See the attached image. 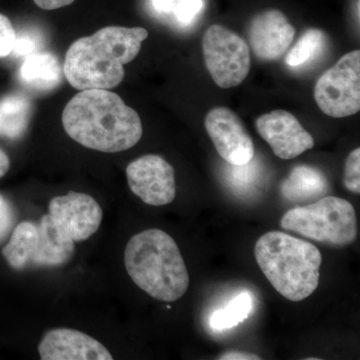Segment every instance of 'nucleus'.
I'll list each match as a JSON object with an SVG mask.
<instances>
[{
	"instance_id": "obj_1",
	"label": "nucleus",
	"mask_w": 360,
	"mask_h": 360,
	"mask_svg": "<svg viewBox=\"0 0 360 360\" xmlns=\"http://www.w3.org/2000/svg\"><path fill=\"white\" fill-rule=\"evenodd\" d=\"M66 134L84 148L101 153H122L142 137L139 113L108 89L82 90L63 112Z\"/></svg>"
},
{
	"instance_id": "obj_2",
	"label": "nucleus",
	"mask_w": 360,
	"mask_h": 360,
	"mask_svg": "<svg viewBox=\"0 0 360 360\" xmlns=\"http://www.w3.org/2000/svg\"><path fill=\"white\" fill-rule=\"evenodd\" d=\"M148 37L146 28L106 26L75 40L65 54L66 79L79 90L115 89L124 78L123 65L139 56Z\"/></svg>"
},
{
	"instance_id": "obj_3",
	"label": "nucleus",
	"mask_w": 360,
	"mask_h": 360,
	"mask_svg": "<svg viewBox=\"0 0 360 360\" xmlns=\"http://www.w3.org/2000/svg\"><path fill=\"white\" fill-rule=\"evenodd\" d=\"M124 264L132 281L160 302H176L188 290V271L179 246L161 229L132 236L125 248Z\"/></svg>"
},
{
	"instance_id": "obj_4",
	"label": "nucleus",
	"mask_w": 360,
	"mask_h": 360,
	"mask_svg": "<svg viewBox=\"0 0 360 360\" xmlns=\"http://www.w3.org/2000/svg\"><path fill=\"white\" fill-rule=\"evenodd\" d=\"M255 259L267 281L290 302H302L319 288L321 251L281 231H269L255 243Z\"/></svg>"
},
{
	"instance_id": "obj_5",
	"label": "nucleus",
	"mask_w": 360,
	"mask_h": 360,
	"mask_svg": "<svg viewBox=\"0 0 360 360\" xmlns=\"http://www.w3.org/2000/svg\"><path fill=\"white\" fill-rule=\"evenodd\" d=\"M281 227L304 238L335 246H347L357 236L356 212L349 201L335 196L311 205L296 206L283 215Z\"/></svg>"
},
{
	"instance_id": "obj_6",
	"label": "nucleus",
	"mask_w": 360,
	"mask_h": 360,
	"mask_svg": "<svg viewBox=\"0 0 360 360\" xmlns=\"http://www.w3.org/2000/svg\"><path fill=\"white\" fill-rule=\"evenodd\" d=\"M202 53L210 77L221 89L238 86L250 75V46L243 37L224 26L213 25L206 30Z\"/></svg>"
},
{
	"instance_id": "obj_7",
	"label": "nucleus",
	"mask_w": 360,
	"mask_h": 360,
	"mask_svg": "<svg viewBox=\"0 0 360 360\" xmlns=\"http://www.w3.org/2000/svg\"><path fill=\"white\" fill-rule=\"evenodd\" d=\"M314 99L324 115L342 118L360 110V51L345 54L317 80Z\"/></svg>"
},
{
	"instance_id": "obj_8",
	"label": "nucleus",
	"mask_w": 360,
	"mask_h": 360,
	"mask_svg": "<svg viewBox=\"0 0 360 360\" xmlns=\"http://www.w3.org/2000/svg\"><path fill=\"white\" fill-rule=\"evenodd\" d=\"M130 191L144 203L169 205L176 195L174 169L160 155H146L130 162L127 168Z\"/></svg>"
},
{
	"instance_id": "obj_9",
	"label": "nucleus",
	"mask_w": 360,
	"mask_h": 360,
	"mask_svg": "<svg viewBox=\"0 0 360 360\" xmlns=\"http://www.w3.org/2000/svg\"><path fill=\"white\" fill-rule=\"evenodd\" d=\"M205 125L217 153L229 165H245L253 160L255 144L236 112L222 106L213 108Z\"/></svg>"
},
{
	"instance_id": "obj_10",
	"label": "nucleus",
	"mask_w": 360,
	"mask_h": 360,
	"mask_svg": "<svg viewBox=\"0 0 360 360\" xmlns=\"http://www.w3.org/2000/svg\"><path fill=\"white\" fill-rule=\"evenodd\" d=\"M257 129L281 160H292L314 146V139L292 113L274 110L257 118Z\"/></svg>"
},
{
	"instance_id": "obj_11",
	"label": "nucleus",
	"mask_w": 360,
	"mask_h": 360,
	"mask_svg": "<svg viewBox=\"0 0 360 360\" xmlns=\"http://www.w3.org/2000/svg\"><path fill=\"white\" fill-rule=\"evenodd\" d=\"M52 219L75 243L86 240L101 227L103 212L101 205L89 194L70 191L52 198L49 205Z\"/></svg>"
},
{
	"instance_id": "obj_12",
	"label": "nucleus",
	"mask_w": 360,
	"mask_h": 360,
	"mask_svg": "<svg viewBox=\"0 0 360 360\" xmlns=\"http://www.w3.org/2000/svg\"><path fill=\"white\" fill-rule=\"evenodd\" d=\"M295 30L281 11L269 9L257 14L248 27L253 53L266 63L279 60L290 49Z\"/></svg>"
},
{
	"instance_id": "obj_13",
	"label": "nucleus",
	"mask_w": 360,
	"mask_h": 360,
	"mask_svg": "<svg viewBox=\"0 0 360 360\" xmlns=\"http://www.w3.org/2000/svg\"><path fill=\"white\" fill-rule=\"evenodd\" d=\"M42 360H112L103 343L86 333L70 328L47 331L39 345Z\"/></svg>"
},
{
	"instance_id": "obj_14",
	"label": "nucleus",
	"mask_w": 360,
	"mask_h": 360,
	"mask_svg": "<svg viewBox=\"0 0 360 360\" xmlns=\"http://www.w3.org/2000/svg\"><path fill=\"white\" fill-rule=\"evenodd\" d=\"M75 251V241L65 229L52 219L49 213L44 215L39 224V241L32 265L63 266L70 262Z\"/></svg>"
},
{
	"instance_id": "obj_15",
	"label": "nucleus",
	"mask_w": 360,
	"mask_h": 360,
	"mask_svg": "<svg viewBox=\"0 0 360 360\" xmlns=\"http://www.w3.org/2000/svg\"><path fill=\"white\" fill-rule=\"evenodd\" d=\"M63 66L49 51H37L26 56L20 70L21 84L37 92L56 89L63 82Z\"/></svg>"
},
{
	"instance_id": "obj_16",
	"label": "nucleus",
	"mask_w": 360,
	"mask_h": 360,
	"mask_svg": "<svg viewBox=\"0 0 360 360\" xmlns=\"http://www.w3.org/2000/svg\"><path fill=\"white\" fill-rule=\"evenodd\" d=\"M326 175L309 165H298L291 170L281 184V195L290 202L300 203L316 200L328 191Z\"/></svg>"
},
{
	"instance_id": "obj_17",
	"label": "nucleus",
	"mask_w": 360,
	"mask_h": 360,
	"mask_svg": "<svg viewBox=\"0 0 360 360\" xmlns=\"http://www.w3.org/2000/svg\"><path fill=\"white\" fill-rule=\"evenodd\" d=\"M32 116V101L22 94H8L0 98V136L20 139Z\"/></svg>"
},
{
	"instance_id": "obj_18",
	"label": "nucleus",
	"mask_w": 360,
	"mask_h": 360,
	"mask_svg": "<svg viewBox=\"0 0 360 360\" xmlns=\"http://www.w3.org/2000/svg\"><path fill=\"white\" fill-rule=\"evenodd\" d=\"M39 241V225L23 221L14 229L2 255L13 269L22 270L32 265Z\"/></svg>"
},
{
	"instance_id": "obj_19",
	"label": "nucleus",
	"mask_w": 360,
	"mask_h": 360,
	"mask_svg": "<svg viewBox=\"0 0 360 360\" xmlns=\"http://www.w3.org/2000/svg\"><path fill=\"white\" fill-rule=\"evenodd\" d=\"M253 309L250 293L243 291L222 309L215 310L210 319V326L215 330L231 329L245 321Z\"/></svg>"
},
{
	"instance_id": "obj_20",
	"label": "nucleus",
	"mask_w": 360,
	"mask_h": 360,
	"mask_svg": "<svg viewBox=\"0 0 360 360\" xmlns=\"http://www.w3.org/2000/svg\"><path fill=\"white\" fill-rule=\"evenodd\" d=\"M326 44V32L321 30H307L296 42L285 58V63L290 68H298L316 58L323 51Z\"/></svg>"
},
{
	"instance_id": "obj_21",
	"label": "nucleus",
	"mask_w": 360,
	"mask_h": 360,
	"mask_svg": "<svg viewBox=\"0 0 360 360\" xmlns=\"http://www.w3.org/2000/svg\"><path fill=\"white\" fill-rule=\"evenodd\" d=\"M343 182L348 191L360 193V148L354 149L347 156Z\"/></svg>"
},
{
	"instance_id": "obj_22",
	"label": "nucleus",
	"mask_w": 360,
	"mask_h": 360,
	"mask_svg": "<svg viewBox=\"0 0 360 360\" xmlns=\"http://www.w3.org/2000/svg\"><path fill=\"white\" fill-rule=\"evenodd\" d=\"M16 39L18 34L11 20L0 13V58H7L13 53Z\"/></svg>"
},
{
	"instance_id": "obj_23",
	"label": "nucleus",
	"mask_w": 360,
	"mask_h": 360,
	"mask_svg": "<svg viewBox=\"0 0 360 360\" xmlns=\"http://www.w3.org/2000/svg\"><path fill=\"white\" fill-rule=\"evenodd\" d=\"M202 0H176L172 11L182 23H191L202 8Z\"/></svg>"
},
{
	"instance_id": "obj_24",
	"label": "nucleus",
	"mask_w": 360,
	"mask_h": 360,
	"mask_svg": "<svg viewBox=\"0 0 360 360\" xmlns=\"http://www.w3.org/2000/svg\"><path fill=\"white\" fill-rule=\"evenodd\" d=\"M15 214L13 205L8 200L0 194V241L6 239L9 232L13 229Z\"/></svg>"
},
{
	"instance_id": "obj_25",
	"label": "nucleus",
	"mask_w": 360,
	"mask_h": 360,
	"mask_svg": "<svg viewBox=\"0 0 360 360\" xmlns=\"http://www.w3.org/2000/svg\"><path fill=\"white\" fill-rule=\"evenodd\" d=\"M37 49V44L35 39H33L30 35L21 34L16 39L15 46H14L13 51L16 56H28L30 54L33 53Z\"/></svg>"
},
{
	"instance_id": "obj_26",
	"label": "nucleus",
	"mask_w": 360,
	"mask_h": 360,
	"mask_svg": "<svg viewBox=\"0 0 360 360\" xmlns=\"http://www.w3.org/2000/svg\"><path fill=\"white\" fill-rule=\"evenodd\" d=\"M39 8L44 11H54V9L63 8V7L70 6L75 0H33Z\"/></svg>"
},
{
	"instance_id": "obj_27",
	"label": "nucleus",
	"mask_w": 360,
	"mask_h": 360,
	"mask_svg": "<svg viewBox=\"0 0 360 360\" xmlns=\"http://www.w3.org/2000/svg\"><path fill=\"white\" fill-rule=\"evenodd\" d=\"M219 359L220 360H259L260 357L257 354H250V352H226L220 354Z\"/></svg>"
},
{
	"instance_id": "obj_28",
	"label": "nucleus",
	"mask_w": 360,
	"mask_h": 360,
	"mask_svg": "<svg viewBox=\"0 0 360 360\" xmlns=\"http://www.w3.org/2000/svg\"><path fill=\"white\" fill-rule=\"evenodd\" d=\"M176 0H153V6L158 13H168L174 9Z\"/></svg>"
},
{
	"instance_id": "obj_29",
	"label": "nucleus",
	"mask_w": 360,
	"mask_h": 360,
	"mask_svg": "<svg viewBox=\"0 0 360 360\" xmlns=\"http://www.w3.org/2000/svg\"><path fill=\"white\" fill-rule=\"evenodd\" d=\"M11 167V160L2 149H0V179L7 174Z\"/></svg>"
}]
</instances>
